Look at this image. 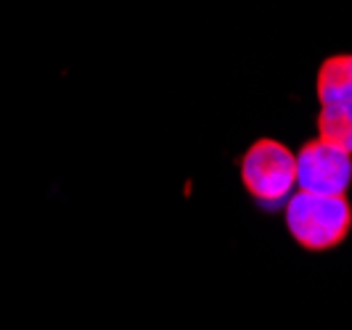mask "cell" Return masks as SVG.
<instances>
[{"mask_svg": "<svg viewBox=\"0 0 352 330\" xmlns=\"http://www.w3.org/2000/svg\"><path fill=\"white\" fill-rule=\"evenodd\" d=\"M318 138L352 154V104L320 106V111H318Z\"/></svg>", "mask_w": 352, "mask_h": 330, "instance_id": "5b68a950", "label": "cell"}, {"mask_svg": "<svg viewBox=\"0 0 352 330\" xmlns=\"http://www.w3.org/2000/svg\"><path fill=\"white\" fill-rule=\"evenodd\" d=\"M320 106L352 104V53H334L323 58L316 77Z\"/></svg>", "mask_w": 352, "mask_h": 330, "instance_id": "277c9868", "label": "cell"}, {"mask_svg": "<svg viewBox=\"0 0 352 330\" xmlns=\"http://www.w3.org/2000/svg\"><path fill=\"white\" fill-rule=\"evenodd\" d=\"M289 235L307 251H331L352 233V204L347 196L294 191L283 204Z\"/></svg>", "mask_w": 352, "mask_h": 330, "instance_id": "6da1fadb", "label": "cell"}, {"mask_svg": "<svg viewBox=\"0 0 352 330\" xmlns=\"http://www.w3.org/2000/svg\"><path fill=\"white\" fill-rule=\"evenodd\" d=\"M297 158V191L347 196L352 185V154L313 138L302 143Z\"/></svg>", "mask_w": 352, "mask_h": 330, "instance_id": "3957f363", "label": "cell"}, {"mask_svg": "<svg viewBox=\"0 0 352 330\" xmlns=\"http://www.w3.org/2000/svg\"><path fill=\"white\" fill-rule=\"evenodd\" d=\"M241 182L263 209H283L297 191V158L294 151L276 138H260L241 156Z\"/></svg>", "mask_w": 352, "mask_h": 330, "instance_id": "7a4b0ae2", "label": "cell"}]
</instances>
